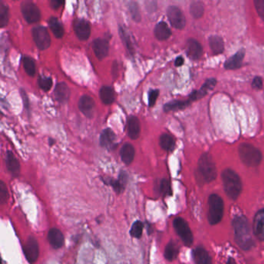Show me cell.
<instances>
[{
    "mask_svg": "<svg viewBox=\"0 0 264 264\" xmlns=\"http://www.w3.org/2000/svg\"><path fill=\"white\" fill-rule=\"evenodd\" d=\"M235 238L238 246L244 250H249L254 246L248 221L244 216H237L232 221Z\"/></svg>",
    "mask_w": 264,
    "mask_h": 264,
    "instance_id": "1",
    "label": "cell"
},
{
    "mask_svg": "<svg viewBox=\"0 0 264 264\" xmlns=\"http://www.w3.org/2000/svg\"><path fill=\"white\" fill-rule=\"evenodd\" d=\"M221 177L227 195L232 199H236L242 191V181L239 175L232 170L225 169Z\"/></svg>",
    "mask_w": 264,
    "mask_h": 264,
    "instance_id": "2",
    "label": "cell"
},
{
    "mask_svg": "<svg viewBox=\"0 0 264 264\" xmlns=\"http://www.w3.org/2000/svg\"><path fill=\"white\" fill-rule=\"evenodd\" d=\"M198 175L203 182H211L217 175L216 164L210 154H204L198 161Z\"/></svg>",
    "mask_w": 264,
    "mask_h": 264,
    "instance_id": "3",
    "label": "cell"
},
{
    "mask_svg": "<svg viewBox=\"0 0 264 264\" xmlns=\"http://www.w3.org/2000/svg\"><path fill=\"white\" fill-rule=\"evenodd\" d=\"M239 154L243 164L248 167H257L262 161V154L250 143H242L239 147Z\"/></svg>",
    "mask_w": 264,
    "mask_h": 264,
    "instance_id": "4",
    "label": "cell"
},
{
    "mask_svg": "<svg viewBox=\"0 0 264 264\" xmlns=\"http://www.w3.org/2000/svg\"><path fill=\"white\" fill-rule=\"evenodd\" d=\"M224 203L221 197L213 194L209 198V213L208 219L212 225L220 222L223 216Z\"/></svg>",
    "mask_w": 264,
    "mask_h": 264,
    "instance_id": "5",
    "label": "cell"
},
{
    "mask_svg": "<svg viewBox=\"0 0 264 264\" xmlns=\"http://www.w3.org/2000/svg\"><path fill=\"white\" fill-rule=\"evenodd\" d=\"M174 228L186 246H191L193 243V235L187 221L182 218L174 220Z\"/></svg>",
    "mask_w": 264,
    "mask_h": 264,
    "instance_id": "6",
    "label": "cell"
},
{
    "mask_svg": "<svg viewBox=\"0 0 264 264\" xmlns=\"http://www.w3.org/2000/svg\"><path fill=\"white\" fill-rule=\"evenodd\" d=\"M33 38L40 50H46L50 45V37L46 27L38 26L33 28Z\"/></svg>",
    "mask_w": 264,
    "mask_h": 264,
    "instance_id": "7",
    "label": "cell"
},
{
    "mask_svg": "<svg viewBox=\"0 0 264 264\" xmlns=\"http://www.w3.org/2000/svg\"><path fill=\"white\" fill-rule=\"evenodd\" d=\"M21 12L27 23H38L41 20V11L39 8L36 4L31 1H26L21 4Z\"/></svg>",
    "mask_w": 264,
    "mask_h": 264,
    "instance_id": "8",
    "label": "cell"
},
{
    "mask_svg": "<svg viewBox=\"0 0 264 264\" xmlns=\"http://www.w3.org/2000/svg\"><path fill=\"white\" fill-rule=\"evenodd\" d=\"M167 13L172 27L178 30H182L185 27L186 20L184 13L177 6L170 5Z\"/></svg>",
    "mask_w": 264,
    "mask_h": 264,
    "instance_id": "9",
    "label": "cell"
},
{
    "mask_svg": "<svg viewBox=\"0 0 264 264\" xmlns=\"http://www.w3.org/2000/svg\"><path fill=\"white\" fill-rule=\"evenodd\" d=\"M23 253L30 264H34L39 257V245L36 239L30 237L23 246Z\"/></svg>",
    "mask_w": 264,
    "mask_h": 264,
    "instance_id": "10",
    "label": "cell"
},
{
    "mask_svg": "<svg viewBox=\"0 0 264 264\" xmlns=\"http://www.w3.org/2000/svg\"><path fill=\"white\" fill-rule=\"evenodd\" d=\"M74 31L79 40L86 41L89 38L91 34L89 22L84 19H76L74 22Z\"/></svg>",
    "mask_w": 264,
    "mask_h": 264,
    "instance_id": "11",
    "label": "cell"
},
{
    "mask_svg": "<svg viewBox=\"0 0 264 264\" xmlns=\"http://www.w3.org/2000/svg\"><path fill=\"white\" fill-rule=\"evenodd\" d=\"M93 50L98 60H103L109 53V45L107 40L97 38L93 41Z\"/></svg>",
    "mask_w": 264,
    "mask_h": 264,
    "instance_id": "12",
    "label": "cell"
},
{
    "mask_svg": "<svg viewBox=\"0 0 264 264\" xmlns=\"http://www.w3.org/2000/svg\"><path fill=\"white\" fill-rule=\"evenodd\" d=\"M49 243L54 250L61 248L64 244V236L61 230L58 228H52L47 234Z\"/></svg>",
    "mask_w": 264,
    "mask_h": 264,
    "instance_id": "13",
    "label": "cell"
},
{
    "mask_svg": "<svg viewBox=\"0 0 264 264\" xmlns=\"http://www.w3.org/2000/svg\"><path fill=\"white\" fill-rule=\"evenodd\" d=\"M186 52L188 57L192 60L200 59L203 53L202 46L195 39H189L186 44Z\"/></svg>",
    "mask_w": 264,
    "mask_h": 264,
    "instance_id": "14",
    "label": "cell"
},
{
    "mask_svg": "<svg viewBox=\"0 0 264 264\" xmlns=\"http://www.w3.org/2000/svg\"><path fill=\"white\" fill-rule=\"evenodd\" d=\"M5 165H6L8 172L14 177H17L20 175V162L15 157L13 152L10 151V150H8L6 152V154H5Z\"/></svg>",
    "mask_w": 264,
    "mask_h": 264,
    "instance_id": "15",
    "label": "cell"
},
{
    "mask_svg": "<svg viewBox=\"0 0 264 264\" xmlns=\"http://www.w3.org/2000/svg\"><path fill=\"white\" fill-rule=\"evenodd\" d=\"M79 107L86 117L91 118L93 116V109L95 107V102L91 97L88 95H83L81 97L79 102Z\"/></svg>",
    "mask_w": 264,
    "mask_h": 264,
    "instance_id": "16",
    "label": "cell"
},
{
    "mask_svg": "<svg viewBox=\"0 0 264 264\" xmlns=\"http://www.w3.org/2000/svg\"><path fill=\"white\" fill-rule=\"evenodd\" d=\"M116 139V134L111 129H105L101 134L99 143H100L101 146L104 148L112 150L116 146V143H115Z\"/></svg>",
    "mask_w": 264,
    "mask_h": 264,
    "instance_id": "17",
    "label": "cell"
},
{
    "mask_svg": "<svg viewBox=\"0 0 264 264\" xmlns=\"http://www.w3.org/2000/svg\"><path fill=\"white\" fill-rule=\"evenodd\" d=\"M140 132V123L136 116H129L127 119V133L129 137L136 139Z\"/></svg>",
    "mask_w": 264,
    "mask_h": 264,
    "instance_id": "18",
    "label": "cell"
},
{
    "mask_svg": "<svg viewBox=\"0 0 264 264\" xmlns=\"http://www.w3.org/2000/svg\"><path fill=\"white\" fill-rule=\"evenodd\" d=\"M254 232L257 239L264 240V209L259 211L256 215L254 221Z\"/></svg>",
    "mask_w": 264,
    "mask_h": 264,
    "instance_id": "19",
    "label": "cell"
},
{
    "mask_svg": "<svg viewBox=\"0 0 264 264\" xmlns=\"http://www.w3.org/2000/svg\"><path fill=\"white\" fill-rule=\"evenodd\" d=\"M127 173L124 172H122L120 173V177L118 180H114V179H105L104 182L105 184H109L113 187L117 194H120L123 192L125 189V184H127V178H128Z\"/></svg>",
    "mask_w": 264,
    "mask_h": 264,
    "instance_id": "20",
    "label": "cell"
},
{
    "mask_svg": "<svg viewBox=\"0 0 264 264\" xmlns=\"http://www.w3.org/2000/svg\"><path fill=\"white\" fill-rule=\"evenodd\" d=\"M245 50L241 49V50L238 51L236 54H234L232 57H229L228 60L225 62L224 66L225 69L233 70L237 69L239 67L241 66L242 62H243V58L245 57Z\"/></svg>",
    "mask_w": 264,
    "mask_h": 264,
    "instance_id": "21",
    "label": "cell"
},
{
    "mask_svg": "<svg viewBox=\"0 0 264 264\" xmlns=\"http://www.w3.org/2000/svg\"><path fill=\"white\" fill-rule=\"evenodd\" d=\"M54 95L58 102L61 103H65L69 99V88L64 82H60L54 88Z\"/></svg>",
    "mask_w": 264,
    "mask_h": 264,
    "instance_id": "22",
    "label": "cell"
},
{
    "mask_svg": "<svg viewBox=\"0 0 264 264\" xmlns=\"http://www.w3.org/2000/svg\"><path fill=\"white\" fill-rule=\"evenodd\" d=\"M135 149L131 143H125L122 146L120 150V157H121L122 161L127 165H130L133 161L135 157Z\"/></svg>",
    "mask_w": 264,
    "mask_h": 264,
    "instance_id": "23",
    "label": "cell"
},
{
    "mask_svg": "<svg viewBox=\"0 0 264 264\" xmlns=\"http://www.w3.org/2000/svg\"><path fill=\"white\" fill-rule=\"evenodd\" d=\"M216 84V80L214 79H209L206 81L205 84L203 85L199 91H195L190 95V100H197L198 98H202L205 96L209 91L213 89Z\"/></svg>",
    "mask_w": 264,
    "mask_h": 264,
    "instance_id": "24",
    "label": "cell"
},
{
    "mask_svg": "<svg viewBox=\"0 0 264 264\" xmlns=\"http://www.w3.org/2000/svg\"><path fill=\"white\" fill-rule=\"evenodd\" d=\"M154 35L157 40L165 41L172 35V31L165 22H159L154 28Z\"/></svg>",
    "mask_w": 264,
    "mask_h": 264,
    "instance_id": "25",
    "label": "cell"
},
{
    "mask_svg": "<svg viewBox=\"0 0 264 264\" xmlns=\"http://www.w3.org/2000/svg\"><path fill=\"white\" fill-rule=\"evenodd\" d=\"M101 100L105 105H111L115 100V91L110 86H102L99 90Z\"/></svg>",
    "mask_w": 264,
    "mask_h": 264,
    "instance_id": "26",
    "label": "cell"
},
{
    "mask_svg": "<svg viewBox=\"0 0 264 264\" xmlns=\"http://www.w3.org/2000/svg\"><path fill=\"white\" fill-rule=\"evenodd\" d=\"M194 257L196 264H212V259L209 253L202 247H198L195 250Z\"/></svg>",
    "mask_w": 264,
    "mask_h": 264,
    "instance_id": "27",
    "label": "cell"
},
{
    "mask_svg": "<svg viewBox=\"0 0 264 264\" xmlns=\"http://www.w3.org/2000/svg\"><path fill=\"white\" fill-rule=\"evenodd\" d=\"M209 45L215 54H221L224 51L223 40L221 37L214 35L209 38Z\"/></svg>",
    "mask_w": 264,
    "mask_h": 264,
    "instance_id": "28",
    "label": "cell"
},
{
    "mask_svg": "<svg viewBox=\"0 0 264 264\" xmlns=\"http://www.w3.org/2000/svg\"><path fill=\"white\" fill-rule=\"evenodd\" d=\"M49 27L51 30L52 33L57 38H61L64 36V27L61 22L57 20L54 16H51L48 20Z\"/></svg>",
    "mask_w": 264,
    "mask_h": 264,
    "instance_id": "29",
    "label": "cell"
},
{
    "mask_svg": "<svg viewBox=\"0 0 264 264\" xmlns=\"http://www.w3.org/2000/svg\"><path fill=\"white\" fill-rule=\"evenodd\" d=\"M191 101L190 99L187 101H172V102L165 104L164 109L165 112L180 110V109H184V108L187 107L190 105V103H191Z\"/></svg>",
    "mask_w": 264,
    "mask_h": 264,
    "instance_id": "30",
    "label": "cell"
},
{
    "mask_svg": "<svg viewBox=\"0 0 264 264\" xmlns=\"http://www.w3.org/2000/svg\"><path fill=\"white\" fill-rule=\"evenodd\" d=\"M179 249L178 246L175 242H170L167 245L165 251H164V257L168 261H173L174 260L177 258L178 255Z\"/></svg>",
    "mask_w": 264,
    "mask_h": 264,
    "instance_id": "31",
    "label": "cell"
},
{
    "mask_svg": "<svg viewBox=\"0 0 264 264\" xmlns=\"http://www.w3.org/2000/svg\"><path fill=\"white\" fill-rule=\"evenodd\" d=\"M160 145L166 151H172L175 149V139L168 133H164L160 137Z\"/></svg>",
    "mask_w": 264,
    "mask_h": 264,
    "instance_id": "32",
    "label": "cell"
},
{
    "mask_svg": "<svg viewBox=\"0 0 264 264\" xmlns=\"http://www.w3.org/2000/svg\"><path fill=\"white\" fill-rule=\"evenodd\" d=\"M120 35L122 41H123V44H125L126 47H127L129 52H130L132 55H133L134 47L133 45H132V41H131V36H130V34L127 32L125 28L122 27V26H120Z\"/></svg>",
    "mask_w": 264,
    "mask_h": 264,
    "instance_id": "33",
    "label": "cell"
},
{
    "mask_svg": "<svg viewBox=\"0 0 264 264\" xmlns=\"http://www.w3.org/2000/svg\"><path fill=\"white\" fill-rule=\"evenodd\" d=\"M23 65L25 72L30 76H34L36 74V64L34 59L28 56H24L23 57Z\"/></svg>",
    "mask_w": 264,
    "mask_h": 264,
    "instance_id": "34",
    "label": "cell"
},
{
    "mask_svg": "<svg viewBox=\"0 0 264 264\" xmlns=\"http://www.w3.org/2000/svg\"><path fill=\"white\" fill-rule=\"evenodd\" d=\"M9 22V8L2 2H0V27H4Z\"/></svg>",
    "mask_w": 264,
    "mask_h": 264,
    "instance_id": "35",
    "label": "cell"
},
{
    "mask_svg": "<svg viewBox=\"0 0 264 264\" xmlns=\"http://www.w3.org/2000/svg\"><path fill=\"white\" fill-rule=\"evenodd\" d=\"M190 12L193 17L199 19L202 17L204 13V5L201 2H195L191 3Z\"/></svg>",
    "mask_w": 264,
    "mask_h": 264,
    "instance_id": "36",
    "label": "cell"
},
{
    "mask_svg": "<svg viewBox=\"0 0 264 264\" xmlns=\"http://www.w3.org/2000/svg\"><path fill=\"white\" fill-rule=\"evenodd\" d=\"M143 227H144V225H143L142 221H135L132 224V228H131V231H130L131 236L132 237L136 238V239L141 238L142 235H143Z\"/></svg>",
    "mask_w": 264,
    "mask_h": 264,
    "instance_id": "37",
    "label": "cell"
},
{
    "mask_svg": "<svg viewBox=\"0 0 264 264\" xmlns=\"http://www.w3.org/2000/svg\"><path fill=\"white\" fill-rule=\"evenodd\" d=\"M38 86L44 91H48L53 86V81L51 78L41 76L38 79Z\"/></svg>",
    "mask_w": 264,
    "mask_h": 264,
    "instance_id": "38",
    "label": "cell"
},
{
    "mask_svg": "<svg viewBox=\"0 0 264 264\" xmlns=\"http://www.w3.org/2000/svg\"><path fill=\"white\" fill-rule=\"evenodd\" d=\"M129 9L131 12V16L135 21L139 22L141 19V15L139 13V5L136 2H130V5H129Z\"/></svg>",
    "mask_w": 264,
    "mask_h": 264,
    "instance_id": "39",
    "label": "cell"
},
{
    "mask_svg": "<svg viewBox=\"0 0 264 264\" xmlns=\"http://www.w3.org/2000/svg\"><path fill=\"white\" fill-rule=\"evenodd\" d=\"M159 191L164 196L172 195V187H171L169 180L167 179H162L161 180L159 184Z\"/></svg>",
    "mask_w": 264,
    "mask_h": 264,
    "instance_id": "40",
    "label": "cell"
},
{
    "mask_svg": "<svg viewBox=\"0 0 264 264\" xmlns=\"http://www.w3.org/2000/svg\"><path fill=\"white\" fill-rule=\"evenodd\" d=\"M9 198V193H8L7 187L3 181L0 182V202L1 204L6 203Z\"/></svg>",
    "mask_w": 264,
    "mask_h": 264,
    "instance_id": "41",
    "label": "cell"
},
{
    "mask_svg": "<svg viewBox=\"0 0 264 264\" xmlns=\"http://www.w3.org/2000/svg\"><path fill=\"white\" fill-rule=\"evenodd\" d=\"M159 90L154 89L150 90L148 94V103L149 106L153 107L157 102V98L159 96Z\"/></svg>",
    "mask_w": 264,
    "mask_h": 264,
    "instance_id": "42",
    "label": "cell"
},
{
    "mask_svg": "<svg viewBox=\"0 0 264 264\" xmlns=\"http://www.w3.org/2000/svg\"><path fill=\"white\" fill-rule=\"evenodd\" d=\"M254 4L258 14L264 18V0H255Z\"/></svg>",
    "mask_w": 264,
    "mask_h": 264,
    "instance_id": "43",
    "label": "cell"
},
{
    "mask_svg": "<svg viewBox=\"0 0 264 264\" xmlns=\"http://www.w3.org/2000/svg\"><path fill=\"white\" fill-rule=\"evenodd\" d=\"M252 86L255 89H261L263 88V80L261 78L256 77L252 82Z\"/></svg>",
    "mask_w": 264,
    "mask_h": 264,
    "instance_id": "44",
    "label": "cell"
},
{
    "mask_svg": "<svg viewBox=\"0 0 264 264\" xmlns=\"http://www.w3.org/2000/svg\"><path fill=\"white\" fill-rule=\"evenodd\" d=\"M50 6H51L53 9H58V8L61 7V5L64 4V2L62 1H60V0H51L50 2Z\"/></svg>",
    "mask_w": 264,
    "mask_h": 264,
    "instance_id": "45",
    "label": "cell"
},
{
    "mask_svg": "<svg viewBox=\"0 0 264 264\" xmlns=\"http://www.w3.org/2000/svg\"><path fill=\"white\" fill-rule=\"evenodd\" d=\"M22 98H23V104H24V106H25L27 109H28L29 107V101L28 98H27V94H26L25 91H22Z\"/></svg>",
    "mask_w": 264,
    "mask_h": 264,
    "instance_id": "46",
    "label": "cell"
},
{
    "mask_svg": "<svg viewBox=\"0 0 264 264\" xmlns=\"http://www.w3.org/2000/svg\"><path fill=\"white\" fill-rule=\"evenodd\" d=\"M184 64V58L182 57H178L175 60V66L180 67Z\"/></svg>",
    "mask_w": 264,
    "mask_h": 264,
    "instance_id": "47",
    "label": "cell"
},
{
    "mask_svg": "<svg viewBox=\"0 0 264 264\" xmlns=\"http://www.w3.org/2000/svg\"><path fill=\"white\" fill-rule=\"evenodd\" d=\"M226 264H236V261H235V260L232 259V258H229V259L228 260V261H227Z\"/></svg>",
    "mask_w": 264,
    "mask_h": 264,
    "instance_id": "48",
    "label": "cell"
},
{
    "mask_svg": "<svg viewBox=\"0 0 264 264\" xmlns=\"http://www.w3.org/2000/svg\"><path fill=\"white\" fill-rule=\"evenodd\" d=\"M54 142L55 141H54V140H53V139H49V144H50V146H51V145L54 144Z\"/></svg>",
    "mask_w": 264,
    "mask_h": 264,
    "instance_id": "49",
    "label": "cell"
}]
</instances>
